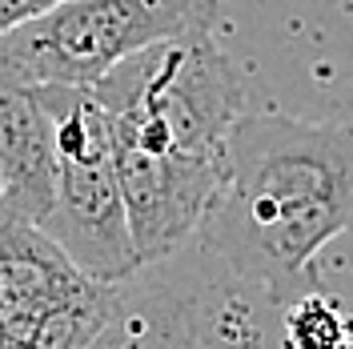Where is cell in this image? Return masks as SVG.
I'll use <instances>...</instances> for the list:
<instances>
[{
  "label": "cell",
  "instance_id": "52a82bcc",
  "mask_svg": "<svg viewBox=\"0 0 353 349\" xmlns=\"http://www.w3.org/2000/svg\"><path fill=\"white\" fill-rule=\"evenodd\" d=\"M285 346L289 349H345L350 346V321L337 309V301H325L321 293H305V297H297L289 306Z\"/></svg>",
  "mask_w": 353,
  "mask_h": 349
},
{
  "label": "cell",
  "instance_id": "8992f818",
  "mask_svg": "<svg viewBox=\"0 0 353 349\" xmlns=\"http://www.w3.org/2000/svg\"><path fill=\"white\" fill-rule=\"evenodd\" d=\"M57 185V125L41 85L0 61V209L41 225Z\"/></svg>",
  "mask_w": 353,
  "mask_h": 349
},
{
  "label": "cell",
  "instance_id": "ba28073f",
  "mask_svg": "<svg viewBox=\"0 0 353 349\" xmlns=\"http://www.w3.org/2000/svg\"><path fill=\"white\" fill-rule=\"evenodd\" d=\"M57 4H65V0H0V37H8L12 28H21V24L44 17V12L57 8Z\"/></svg>",
  "mask_w": 353,
  "mask_h": 349
},
{
  "label": "cell",
  "instance_id": "277c9868",
  "mask_svg": "<svg viewBox=\"0 0 353 349\" xmlns=\"http://www.w3.org/2000/svg\"><path fill=\"white\" fill-rule=\"evenodd\" d=\"M217 21L221 0H65L0 37V61L32 85H97L132 52Z\"/></svg>",
  "mask_w": 353,
  "mask_h": 349
},
{
  "label": "cell",
  "instance_id": "5b68a950",
  "mask_svg": "<svg viewBox=\"0 0 353 349\" xmlns=\"http://www.w3.org/2000/svg\"><path fill=\"white\" fill-rule=\"evenodd\" d=\"M97 285L41 225L0 209V349H32L44 329Z\"/></svg>",
  "mask_w": 353,
  "mask_h": 349
},
{
  "label": "cell",
  "instance_id": "3957f363",
  "mask_svg": "<svg viewBox=\"0 0 353 349\" xmlns=\"http://www.w3.org/2000/svg\"><path fill=\"white\" fill-rule=\"evenodd\" d=\"M41 92L57 125V185L52 205L41 217V233L57 241L92 281H129L141 261L112 165L109 112L92 85H41Z\"/></svg>",
  "mask_w": 353,
  "mask_h": 349
},
{
  "label": "cell",
  "instance_id": "7a4b0ae2",
  "mask_svg": "<svg viewBox=\"0 0 353 349\" xmlns=\"http://www.w3.org/2000/svg\"><path fill=\"white\" fill-rule=\"evenodd\" d=\"M353 229V121L241 112L197 237L277 306L317 293V253Z\"/></svg>",
  "mask_w": 353,
  "mask_h": 349
},
{
  "label": "cell",
  "instance_id": "6da1fadb",
  "mask_svg": "<svg viewBox=\"0 0 353 349\" xmlns=\"http://www.w3.org/2000/svg\"><path fill=\"white\" fill-rule=\"evenodd\" d=\"M92 92L109 112L137 261H169L197 237L225 177L229 137L245 112L237 68L213 32H193L132 52Z\"/></svg>",
  "mask_w": 353,
  "mask_h": 349
},
{
  "label": "cell",
  "instance_id": "30bf717a",
  "mask_svg": "<svg viewBox=\"0 0 353 349\" xmlns=\"http://www.w3.org/2000/svg\"><path fill=\"white\" fill-rule=\"evenodd\" d=\"M181 349H185V346H181Z\"/></svg>",
  "mask_w": 353,
  "mask_h": 349
},
{
  "label": "cell",
  "instance_id": "9c48e42d",
  "mask_svg": "<svg viewBox=\"0 0 353 349\" xmlns=\"http://www.w3.org/2000/svg\"><path fill=\"white\" fill-rule=\"evenodd\" d=\"M345 349H353V346H345Z\"/></svg>",
  "mask_w": 353,
  "mask_h": 349
}]
</instances>
